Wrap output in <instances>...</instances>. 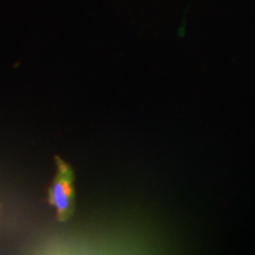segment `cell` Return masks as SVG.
I'll use <instances>...</instances> for the list:
<instances>
[{"mask_svg": "<svg viewBox=\"0 0 255 255\" xmlns=\"http://www.w3.org/2000/svg\"><path fill=\"white\" fill-rule=\"evenodd\" d=\"M56 173L47 189V201L56 210V218L60 222L68 221L75 213L76 189L75 173L71 165L56 156Z\"/></svg>", "mask_w": 255, "mask_h": 255, "instance_id": "1", "label": "cell"}]
</instances>
